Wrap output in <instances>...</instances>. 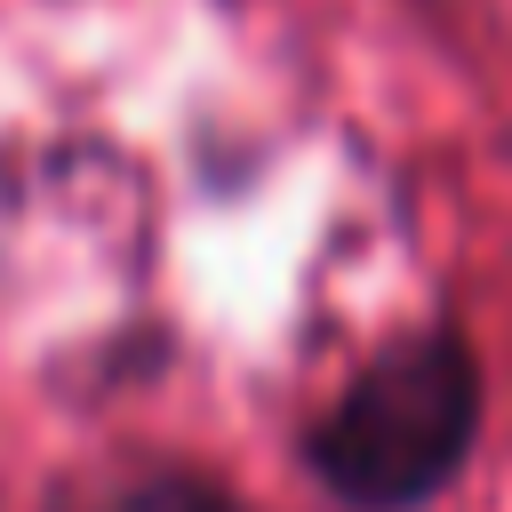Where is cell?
Masks as SVG:
<instances>
[{
    "label": "cell",
    "instance_id": "cell-1",
    "mask_svg": "<svg viewBox=\"0 0 512 512\" xmlns=\"http://www.w3.org/2000/svg\"><path fill=\"white\" fill-rule=\"evenodd\" d=\"M480 432V368L448 328L368 360L312 432V472L352 512H408L456 480Z\"/></svg>",
    "mask_w": 512,
    "mask_h": 512
},
{
    "label": "cell",
    "instance_id": "cell-2",
    "mask_svg": "<svg viewBox=\"0 0 512 512\" xmlns=\"http://www.w3.org/2000/svg\"><path fill=\"white\" fill-rule=\"evenodd\" d=\"M112 512H240V504H232V496H216L208 480H176V472H168V480H144V488H128Z\"/></svg>",
    "mask_w": 512,
    "mask_h": 512
}]
</instances>
